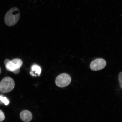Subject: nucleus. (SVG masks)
<instances>
[{
  "instance_id": "nucleus-1",
  "label": "nucleus",
  "mask_w": 122,
  "mask_h": 122,
  "mask_svg": "<svg viewBox=\"0 0 122 122\" xmlns=\"http://www.w3.org/2000/svg\"><path fill=\"white\" fill-rule=\"evenodd\" d=\"M20 15V12L18 8H12L7 11L5 16V23L7 26H13L19 21Z\"/></svg>"
},
{
  "instance_id": "nucleus-2",
  "label": "nucleus",
  "mask_w": 122,
  "mask_h": 122,
  "mask_svg": "<svg viewBox=\"0 0 122 122\" xmlns=\"http://www.w3.org/2000/svg\"><path fill=\"white\" fill-rule=\"evenodd\" d=\"M4 64L7 71H11L15 74H17L20 71L23 62L22 60L20 59H13L11 60L6 59L5 60Z\"/></svg>"
},
{
  "instance_id": "nucleus-3",
  "label": "nucleus",
  "mask_w": 122,
  "mask_h": 122,
  "mask_svg": "<svg viewBox=\"0 0 122 122\" xmlns=\"http://www.w3.org/2000/svg\"><path fill=\"white\" fill-rule=\"evenodd\" d=\"M15 85L14 81L11 77H4L0 83V91L4 94L10 92L13 90Z\"/></svg>"
},
{
  "instance_id": "nucleus-4",
  "label": "nucleus",
  "mask_w": 122,
  "mask_h": 122,
  "mask_svg": "<svg viewBox=\"0 0 122 122\" xmlns=\"http://www.w3.org/2000/svg\"><path fill=\"white\" fill-rule=\"evenodd\" d=\"M71 81L70 76L67 74L64 73L57 76L56 79V83L59 87L63 88L68 86Z\"/></svg>"
},
{
  "instance_id": "nucleus-5",
  "label": "nucleus",
  "mask_w": 122,
  "mask_h": 122,
  "mask_svg": "<svg viewBox=\"0 0 122 122\" xmlns=\"http://www.w3.org/2000/svg\"><path fill=\"white\" fill-rule=\"evenodd\" d=\"M106 62L104 59L98 58L91 62L90 65V67L93 71H98L103 69L106 66Z\"/></svg>"
},
{
  "instance_id": "nucleus-6",
  "label": "nucleus",
  "mask_w": 122,
  "mask_h": 122,
  "mask_svg": "<svg viewBox=\"0 0 122 122\" xmlns=\"http://www.w3.org/2000/svg\"><path fill=\"white\" fill-rule=\"evenodd\" d=\"M20 117L23 121L25 122L30 121L32 119V115L31 112L27 110H24L20 114Z\"/></svg>"
},
{
  "instance_id": "nucleus-7",
  "label": "nucleus",
  "mask_w": 122,
  "mask_h": 122,
  "mask_svg": "<svg viewBox=\"0 0 122 122\" xmlns=\"http://www.w3.org/2000/svg\"><path fill=\"white\" fill-rule=\"evenodd\" d=\"M32 71H35L36 73H37L39 75L40 74L41 71V69L40 67L37 65H34L32 67Z\"/></svg>"
},
{
  "instance_id": "nucleus-8",
  "label": "nucleus",
  "mask_w": 122,
  "mask_h": 122,
  "mask_svg": "<svg viewBox=\"0 0 122 122\" xmlns=\"http://www.w3.org/2000/svg\"><path fill=\"white\" fill-rule=\"evenodd\" d=\"M0 99L1 101L5 105L7 106L9 104V100L6 97H4L2 96H0Z\"/></svg>"
},
{
  "instance_id": "nucleus-9",
  "label": "nucleus",
  "mask_w": 122,
  "mask_h": 122,
  "mask_svg": "<svg viewBox=\"0 0 122 122\" xmlns=\"http://www.w3.org/2000/svg\"><path fill=\"white\" fill-rule=\"evenodd\" d=\"M118 80L120 87L122 90V72H120L119 74Z\"/></svg>"
},
{
  "instance_id": "nucleus-10",
  "label": "nucleus",
  "mask_w": 122,
  "mask_h": 122,
  "mask_svg": "<svg viewBox=\"0 0 122 122\" xmlns=\"http://www.w3.org/2000/svg\"><path fill=\"white\" fill-rule=\"evenodd\" d=\"M5 119L4 113L2 111L0 110V122L3 121Z\"/></svg>"
},
{
  "instance_id": "nucleus-11",
  "label": "nucleus",
  "mask_w": 122,
  "mask_h": 122,
  "mask_svg": "<svg viewBox=\"0 0 122 122\" xmlns=\"http://www.w3.org/2000/svg\"><path fill=\"white\" fill-rule=\"evenodd\" d=\"M1 72V68H0V74Z\"/></svg>"
}]
</instances>
